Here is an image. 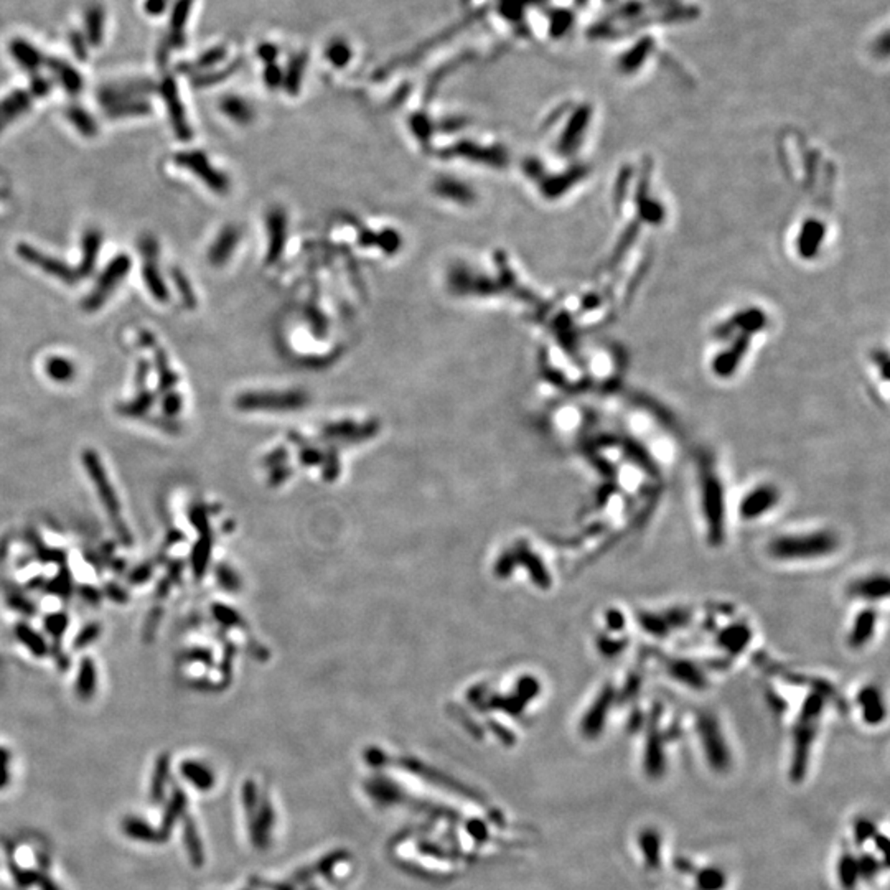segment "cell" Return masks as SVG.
Instances as JSON below:
<instances>
[{
	"mask_svg": "<svg viewBox=\"0 0 890 890\" xmlns=\"http://www.w3.org/2000/svg\"><path fill=\"white\" fill-rule=\"evenodd\" d=\"M351 53L348 50V46L345 43H334L329 50V58L330 61L335 64V66H343L348 60H350Z\"/></svg>",
	"mask_w": 890,
	"mask_h": 890,
	"instance_id": "obj_47",
	"label": "cell"
},
{
	"mask_svg": "<svg viewBox=\"0 0 890 890\" xmlns=\"http://www.w3.org/2000/svg\"><path fill=\"white\" fill-rule=\"evenodd\" d=\"M64 116H66V119L71 122V126L76 129L81 136L84 137L98 136V124H96L94 117L89 114V111H86L84 107L76 106V104L68 106L66 111H64Z\"/></svg>",
	"mask_w": 890,
	"mask_h": 890,
	"instance_id": "obj_32",
	"label": "cell"
},
{
	"mask_svg": "<svg viewBox=\"0 0 890 890\" xmlns=\"http://www.w3.org/2000/svg\"><path fill=\"white\" fill-rule=\"evenodd\" d=\"M699 736L702 747L707 755L709 764L717 770L727 769L729 765V750L726 742L721 736V729L717 722L709 716L701 717L699 721Z\"/></svg>",
	"mask_w": 890,
	"mask_h": 890,
	"instance_id": "obj_11",
	"label": "cell"
},
{
	"mask_svg": "<svg viewBox=\"0 0 890 890\" xmlns=\"http://www.w3.org/2000/svg\"><path fill=\"white\" fill-rule=\"evenodd\" d=\"M68 41L69 46H71L73 55L78 58L79 61H88L89 58V43L86 40V36L81 30H69L68 34Z\"/></svg>",
	"mask_w": 890,
	"mask_h": 890,
	"instance_id": "obj_41",
	"label": "cell"
},
{
	"mask_svg": "<svg viewBox=\"0 0 890 890\" xmlns=\"http://www.w3.org/2000/svg\"><path fill=\"white\" fill-rule=\"evenodd\" d=\"M83 24H84L83 34L86 36V40H88L89 46L99 48L104 41V31H106V12H104L103 5L98 2H91L88 7L84 9Z\"/></svg>",
	"mask_w": 890,
	"mask_h": 890,
	"instance_id": "obj_20",
	"label": "cell"
},
{
	"mask_svg": "<svg viewBox=\"0 0 890 890\" xmlns=\"http://www.w3.org/2000/svg\"><path fill=\"white\" fill-rule=\"evenodd\" d=\"M219 109L229 119L238 122V124H248L253 119L254 112L253 107L249 106L248 101H244L239 96H224L219 103Z\"/></svg>",
	"mask_w": 890,
	"mask_h": 890,
	"instance_id": "obj_29",
	"label": "cell"
},
{
	"mask_svg": "<svg viewBox=\"0 0 890 890\" xmlns=\"http://www.w3.org/2000/svg\"><path fill=\"white\" fill-rule=\"evenodd\" d=\"M14 635L21 646H25L30 651V655L35 658H43L48 655V643L39 631L31 629L25 621H19L14 626Z\"/></svg>",
	"mask_w": 890,
	"mask_h": 890,
	"instance_id": "obj_26",
	"label": "cell"
},
{
	"mask_svg": "<svg viewBox=\"0 0 890 890\" xmlns=\"http://www.w3.org/2000/svg\"><path fill=\"white\" fill-rule=\"evenodd\" d=\"M612 689H604L602 694L599 696L597 699L594 701V704L591 706V709L584 717L582 721V734L589 739L597 737L600 731H602L605 722H607V716L610 711V704H612Z\"/></svg>",
	"mask_w": 890,
	"mask_h": 890,
	"instance_id": "obj_17",
	"label": "cell"
},
{
	"mask_svg": "<svg viewBox=\"0 0 890 890\" xmlns=\"http://www.w3.org/2000/svg\"><path fill=\"white\" fill-rule=\"evenodd\" d=\"M696 882H698L699 890H722L727 881H726V874H724L721 869L709 867V869H702L698 874Z\"/></svg>",
	"mask_w": 890,
	"mask_h": 890,
	"instance_id": "obj_39",
	"label": "cell"
},
{
	"mask_svg": "<svg viewBox=\"0 0 890 890\" xmlns=\"http://www.w3.org/2000/svg\"><path fill=\"white\" fill-rule=\"evenodd\" d=\"M45 64L50 69L53 76L58 79V83L61 84V88L66 91L69 96H78L83 91V76L79 74V71L73 64H69L66 60L58 56H50L45 60Z\"/></svg>",
	"mask_w": 890,
	"mask_h": 890,
	"instance_id": "obj_19",
	"label": "cell"
},
{
	"mask_svg": "<svg viewBox=\"0 0 890 890\" xmlns=\"http://www.w3.org/2000/svg\"><path fill=\"white\" fill-rule=\"evenodd\" d=\"M171 0H146L144 2V10L150 17H160L169 9Z\"/></svg>",
	"mask_w": 890,
	"mask_h": 890,
	"instance_id": "obj_48",
	"label": "cell"
},
{
	"mask_svg": "<svg viewBox=\"0 0 890 890\" xmlns=\"http://www.w3.org/2000/svg\"><path fill=\"white\" fill-rule=\"evenodd\" d=\"M838 549V539L826 531L796 536H781L770 543L769 551L776 559H816L833 554Z\"/></svg>",
	"mask_w": 890,
	"mask_h": 890,
	"instance_id": "obj_2",
	"label": "cell"
},
{
	"mask_svg": "<svg viewBox=\"0 0 890 890\" xmlns=\"http://www.w3.org/2000/svg\"><path fill=\"white\" fill-rule=\"evenodd\" d=\"M852 595L861 599L879 600L887 599L889 595V579L886 576H874L867 579H861L856 584H852L849 589Z\"/></svg>",
	"mask_w": 890,
	"mask_h": 890,
	"instance_id": "obj_27",
	"label": "cell"
},
{
	"mask_svg": "<svg viewBox=\"0 0 890 890\" xmlns=\"http://www.w3.org/2000/svg\"><path fill=\"white\" fill-rule=\"evenodd\" d=\"M157 91L162 96L165 106H167L169 111V117L171 122V127H174L175 136L180 139V141H190L193 137V131L190 127L189 117H186V111L185 106L181 103L180 98V91L179 86H176L175 78L171 74H165L162 78V81L157 84Z\"/></svg>",
	"mask_w": 890,
	"mask_h": 890,
	"instance_id": "obj_9",
	"label": "cell"
},
{
	"mask_svg": "<svg viewBox=\"0 0 890 890\" xmlns=\"http://www.w3.org/2000/svg\"><path fill=\"white\" fill-rule=\"evenodd\" d=\"M702 506L709 521V536L721 541L724 533V493L717 476L712 471L702 470Z\"/></svg>",
	"mask_w": 890,
	"mask_h": 890,
	"instance_id": "obj_7",
	"label": "cell"
},
{
	"mask_svg": "<svg viewBox=\"0 0 890 890\" xmlns=\"http://www.w3.org/2000/svg\"><path fill=\"white\" fill-rule=\"evenodd\" d=\"M181 406H184L181 396L179 393H174V391H169L162 399V412L165 414L164 417H169V419L170 417H175L181 411Z\"/></svg>",
	"mask_w": 890,
	"mask_h": 890,
	"instance_id": "obj_46",
	"label": "cell"
},
{
	"mask_svg": "<svg viewBox=\"0 0 890 890\" xmlns=\"http://www.w3.org/2000/svg\"><path fill=\"white\" fill-rule=\"evenodd\" d=\"M101 246H103V234H101L99 229L96 228H89L86 229L83 234V253H81V262L76 267L79 277H89L93 274L94 267H96V261H98Z\"/></svg>",
	"mask_w": 890,
	"mask_h": 890,
	"instance_id": "obj_21",
	"label": "cell"
},
{
	"mask_svg": "<svg viewBox=\"0 0 890 890\" xmlns=\"http://www.w3.org/2000/svg\"><path fill=\"white\" fill-rule=\"evenodd\" d=\"M224 56H226V48H224V46H213L208 51L203 53V55L198 56L193 63L191 61L190 63H180L179 64V71L184 73V74H193V76H195V74L205 73V69L214 66V64L219 63V61H223Z\"/></svg>",
	"mask_w": 890,
	"mask_h": 890,
	"instance_id": "obj_30",
	"label": "cell"
},
{
	"mask_svg": "<svg viewBox=\"0 0 890 890\" xmlns=\"http://www.w3.org/2000/svg\"><path fill=\"white\" fill-rule=\"evenodd\" d=\"M286 228L287 219L282 210H274L267 216V229H269V251H267V262L272 264L281 256L284 244H286Z\"/></svg>",
	"mask_w": 890,
	"mask_h": 890,
	"instance_id": "obj_22",
	"label": "cell"
},
{
	"mask_svg": "<svg viewBox=\"0 0 890 890\" xmlns=\"http://www.w3.org/2000/svg\"><path fill=\"white\" fill-rule=\"evenodd\" d=\"M98 689V671L96 664L89 656L81 658L76 674V683H74V693L81 701L93 699Z\"/></svg>",
	"mask_w": 890,
	"mask_h": 890,
	"instance_id": "obj_23",
	"label": "cell"
},
{
	"mask_svg": "<svg viewBox=\"0 0 890 890\" xmlns=\"http://www.w3.org/2000/svg\"><path fill=\"white\" fill-rule=\"evenodd\" d=\"M141 251L144 256L142 262V276L144 282L149 289L150 296L157 302L167 304L169 302V289L165 284L162 274L159 271V243L154 236H144L141 241Z\"/></svg>",
	"mask_w": 890,
	"mask_h": 890,
	"instance_id": "obj_10",
	"label": "cell"
},
{
	"mask_svg": "<svg viewBox=\"0 0 890 890\" xmlns=\"http://www.w3.org/2000/svg\"><path fill=\"white\" fill-rule=\"evenodd\" d=\"M184 774L186 779L190 781H195L196 786L200 788H206L211 784V775L206 774V770H203V766L195 762L184 764Z\"/></svg>",
	"mask_w": 890,
	"mask_h": 890,
	"instance_id": "obj_42",
	"label": "cell"
},
{
	"mask_svg": "<svg viewBox=\"0 0 890 890\" xmlns=\"http://www.w3.org/2000/svg\"><path fill=\"white\" fill-rule=\"evenodd\" d=\"M69 625V616L66 612H55L45 616L43 620V626H45L46 634L50 635L55 641H61L63 635L66 634Z\"/></svg>",
	"mask_w": 890,
	"mask_h": 890,
	"instance_id": "obj_38",
	"label": "cell"
},
{
	"mask_svg": "<svg viewBox=\"0 0 890 890\" xmlns=\"http://www.w3.org/2000/svg\"><path fill=\"white\" fill-rule=\"evenodd\" d=\"M859 704L862 707V716H864V719L869 724H879L884 719V716H886L884 702L876 688L862 689L859 696Z\"/></svg>",
	"mask_w": 890,
	"mask_h": 890,
	"instance_id": "obj_31",
	"label": "cell"
},
{
	"mask_svg": "<svg viewBox=\"0 0 890 890\" xmlns=\"http://www.w3.org/2000/svg\"><path fill=\"white\" fill-rule=\"evenodd\" d=\"M154 404L155 394L149 389H142L134 399L117 406V411H119V414L126 417H144L149 414V411L152 409Z\"/></svg>",
	"mask_w": 890,
	"mask_h": 890,
	"instance_id": "obj_34",
	"label": "cell"
},
{
	"mask_svg": "<svg viewBox=\"0 0 890 890\" xmlns=\"http://www.w3.org/2000/svg\"><path fill=\"white\" fill-rule=\"evenodd\" d=\"M241 239V233L236 226H224L216 239L213 241L210 251H208V261L214 267H221L231 259L233 253L238 248Z\"/></svg>",
	"mask_w": 890,
	"mask_h": 890,
	"instance_id": "obj_18",
	"label": "cell"
},
{
	"mask_svg": "<svg viewBox=\"0 0 890 890\" xmlns=\"http://www.w3.org/2000/svg\"><path fill=\"white\" fill-rule=\"evenodd\" d=\"M17 254L20 256L21 261L29 262V264L39 267L45 274L51 276L66 284V286H76L79 282V274L76 269H73L71 266H68L64 261L56 259L50 254L41 253L40 249L34 248V246L26 244V243H20L17 244Z\"/></svg>",
	"mask_w": 890,
	"mask_h": 890,
	"instance_id": "obj_8",
	"label": "cell"
},
{
	"mask_svg": "<svg viewBox=\"0 0 890 890\" xmlns=\"http://www.w3.org/2000/svg\"><path fill=\"white\" fill-rule=\"evenodd\" d=\"M174 162L176 167L191 171L193 175L198 176V180H201L216 195H226L228 193V176L223 171L214 169L201 150H185V152H179L174 157Z\"/></svg>",
	"mask_w": 890,
	"mask_h": 890,
	"instance_id": "obj_5",
	"label": "cell"
},
{
	"mask_svg": "<svg viewBox=\"0 0 890 890\" xmlns=\"http://www.w3.org/2000/svg\"><path fill=\"white\" fill-rule=\"evenodd\" d=\"M99 635H101L99 624L86 625L84 629L79 630L76 638H74V648H76V650H83V648L93 645V643L99 638Z\"/></svg>",
	"mask_w": 890,
	"mask_h": 890,
	"instance_id": "obj_44",
	"label": "cell"
},
{
	"mask_svg": "<svg viewBox=\"0 0 890 890\" xmlns=\"http://www.w3.org/2000/svg\"><path fill=\"white\" fill-rule=\"evenodd\" d=\"M452 154L460 155V157H465V159H470V160H475V162L490 164L493 165V167L498 164H501V155L498 154L496 150L493 152L491 149H481L470 142H462V144H459V146H455Z\"/></svg>",
	"mask_w": 890,
	"mask_h": 890,
	"instance_id": "obj_35",
	"label": "cell"
},
{
	"mask_svg": "<svg viewBox=\"0 0 890 890\" xmlns=\"http://www.w3.org/2000/svg\"><path fill=\"white\" fill-rule=\"evenodd\" d=\"M171 281H174L176 291H179L181 304H184L186 309H195L196 307L195 292H193L191 284L189 282V279H186L184 272H181V269H176V267L171 269Z\"/></svg>",
	"mask_w": 890,
	"mask_h": 890,
	"instance_id": "obj_37",
	"label": "cell"
},
{
	"mask_svg": "<svg viewBox=\"0 0 890 890\" xmlns=\"http://www.w3.org/2000/svg\"><path fill=\"white\" fill-rule=\"evenodd\" d=\"M157 91V83L149 78H132L122 81L106 83L98 89V103L104 107H111L126 101L147 98Z\"/></svg>",
	"mask_w": 890,
	"mask_h": 890,
	"instance_id": "obj_6",
	"label": "cell"
},
{
	"mask_svg": "<svg viewBox=\"0 0 890 890\" xmlns=\"http://www.w3.org/2000/svg\"><path fill=\"white\" fill-rule=\"evenodd\" d=\"M234 68L236 66H228V68L218 69V71L195 74V76H193V84H195L196 88H206V86H211L214 83L221 81V79H224L226 76H229V74L234 71Z\"/></svg>",
	"mask_w": 890,
	"mask_h": 890,
	"instance_id": "obj_43",
	"label": "cell"
},
{
	"mask_svg": "<svg viewBox=\"0 0 890 890\" xmlns=\"http://www.w3.org/2000/svg\"><path fill=\"white\" fill-rule=\"evenodd\" d=\"M35 98L29 89H15L0 99V134L14 121L26 114L34 106Z\"/></svg>",
	"mask_w": 890,
	"mask_h": 890,
	"instance_id": "obj_13",
	"label": "cell"
},
{
	"mask_svg": "<svg viewBox=\"0 0 890 890\" xmlns=\"http://www.w3.org/2000/svg\"><path fill=\"white\" fill-rule=\"evenodd\" d=\"M81 464L84 466V471L89 476L91 484L94 486L96 493H98L101 505L104 506L111 523L114 524V529L117 536H119V539L124 544H132V534L129 531L127 524L122 521L121 501L117 498L114 485L111 484L109 476H107L103 460H101L99 455L93 449H86L81 454Z\"/></svg>",
	"mask_w": 890,
	"mask_h": 890,
	"instance_id": "obj_1",
	"label": "cell"
},
{
	"mask_svg": "<svg viewBox=\"0 0 890 890\" xmlns=\"http://www.w3.org/2000/svg\"><path fill=\"white\" fill-rule=\"evenodd\" d=\"M141 341L144 346H147L154 351V363H155V369H157V376H159V391L160 393H169V391L174 389V386L179 383V376H176V373L170 368L167 353L159 346V343L155 341L154 335L149 334V331H141Z\"/></svg>",
	"mask_w": 890,
	"mask_h": 890,
	"instance_id": "obj_14",
	"label": "cell"
},
{
	"mask_svg": "<svg viewBox=\"0 0 890 890\" xmlns=\"http://www.w3.org/2000/svg\"><path fill=\"white\" fill-rule=\"evenodd\" d=\"M839 876H841V882L846 889H852L856 886L857 879H859V867H857V861L854 857L851 856H844L841 859V866H839Z\"/></svg>",
	"mask_w": 890,
	"mask_h": 890,
	"instance_id": "obj_40",
	"label": "cell"
},
{
	"mask_svg": "<svg viewBox=\"0 0 890 890\" xmlns=\"http://www.w3.org/2000/svg\"><path fill=\"white\" fill-rule=\"evenodd\" d=\"M51 89H53V81H51V79H48L46 76H41V74H39V73L31 74L29 91H30L31 96H34L35 99L45 98L46 94L51 93Z\"/></svg>",
	"mask_w": 890,
	"mask_h": 890,
	"instance_id": "obj_45",
	"label": "cell"
},
{
	"mask_svg": "<svg viewBox=\"0 0 890 890\" xmlns=\"http://www.w3.org/2000/svg\"><path fill=\"white\" fill-rule=\"evenodd\" d=\"M780 500V491L776 490V486L774 485H759L755 486L754 490H750L747 495L744 496V500L741 501V516L744 519H757L760 516H764L774 509L776 506V503Z\"/></svg>",
	"mask_w": 890,
	"mask_h": 890,
	"instance_id": "obj_12",
	"label": "cell"
},
{
	"mask_svg": "<svg viewBox=\"0 0 890 890\" xmlns=\"http://www.w3.org/2000/svg\"><path fill=\"white\" fill-rule=\"evenodd\" d=\"M823 701L819 696H811L805 702L803 707L801 719L798 724L795 732V755H793V766L791 775L795 780H800L805 775L806 770V757L809 752V745L813 742L814 731H816V721L819 712H821Z\"/></svg>",
	"mask_w": 890,
	"mask_h": 890,
	"instance_id": "obj_4",
	"label": "cell"
},
{
	"mask_svg": "<svg viewBox=\"0 0 890 890\" xmlns=\"http://www.w3.org/2000/svg\"><path fill=\"white\" fill-rule=\"evenodd\" d=\"M45 373L51 381L66 384L76 376V364L66 356L51 355L45 360Z\"/></svg>",
	"mask_w": 890,
	"mask_h": 890,
	"instance_id": "obj_28",
	"label": "cell"
},
{
	"mask_svg": "<svg viewBox=\"0 0 890 890\" xmlns=\"http://www.w3.org/2000/svg\"><path fill=\"white\" fill-rule=\"evenodd\" d=\"M876 624L877 615L872 609L861 610L859 615L856 616L854 624H852V631L848 638L849 645L852 648H862L867 645L874 634H876Z\"/></svg>",
	"mask_w": 890,
	"mask_h": 890,
	"instance_id": "obj_24",
	"label": "cell"
},
{
	"mask_svg": "<svg viewBox=\"0 0 890 890\" xmlns=\"http://www.w3.org/2000/svg\"><path fill=\"white\" fill-rule=\"evenodd\" d=\"M132 267V259L129 254H117L109 264L106 266L103 274L99 276L98 282L93 287V291L88 294V297L83 300L84 312H98L103 305L109 300L111 294L119 287V284L129 276Z\"/></svg>",
	"mask_w": 890,
	"mask_h": 890,
	"instance_id": "obj_3",
	"label": "cell"
},
{
	"mask_svg": "<svg viewBox=\"0 0 890 890\" xmlns=\"http://www.w3.org/2000/svg\"><path fill=\"white\" fill-rule=\"evenodd\" d=\"M640 844H641L643 854H645L646 866L650 867V869H656V867L659 866V844H661L659 834L655 829L643 831L640 836Z\"/></svg>",
	"mask_w": 890,
	"mask_h": 890,
	"instance_id": "obj_36",
	"label": "cell"
},
{
	"mask_svg": "<svg viewBox=\"0 0 890 890\" xmlns=\"http://www.w3.org/2000/svg\"><path fill=\"white\" fill-rule=\"evenodd\" d=\"M104 111H106V116L111 117V119H124V117L149 116L150 111H152V104H150L146 98H142V99H132V101H126V103L106 107Z\"/></svg>",
	"mask_w": 890,
	"mask_h": 890,
	"instance_id": "obj_33",
	"label": "cell"
},
{
	"mask_svg": "<svg viewBox=\"0 0 890 890\" xmlns=\"http://www.w3.org/2000/svg\"><path fill=\"white\" fill-rule=\"evenodd\" d=\"M193 4H195V0H175L174 5H171L167 43L174 50H181L185 46V29L186 24H189Z\"/></svg>",
	"mask_w": 890,
	"mask_h": 890,
	"instance_id": "obj_15",
	"label": "cell"
},
{
	"mask_svg": "<svg viewBox=\"0 0 890 890\" xmlns=\"http://www.w3.org/2000/svg\"><path fill=\"white\" fill-rule=\"evenodd\" d=\"M150 373V364L147 360H141L137 364V384L141 386V389H144V386L147 383V376Z\"/></svg>",
	"mask_w": 890,
	"mask_h": 890,
	"instance_id": "obj_50",
	"label": "cell"
},
{
	"mask_svg": "<svg viewBox=\"0 0 890 890\" xmlns=\"http://www.w3.org/2000/svg\"><path fill=\"white\" fill-rule=\"evenodd\" d=\"M9 762V754L5 750H0V784L5 780V766H7Z\"/></svg>",
	"mask_w": 890,
	"mask_h": 890,
	"instance_id": "obj_51",
	"label": "cell"
},
{
	"mask_svg": "<svg viewBox=\"0 0 890 890\" xmlns=\"http://www.w3.org/2000/svg\"><path fill=\"white\" fill-rule=\"evenodd\" d=\"M434 190H436L439 196L447 198L450 201L462 203V205H470L475 200V193L469 185H465L464 181L450 179V176L439 179L436 185H434Z\"/></svg>",
	"mask_w": 890,
	"mask_h": 890,
	"instance_id": "obj_25",
	"label": "cell"
},
{
	"mask_svg": "<svg viewBox=\"0 0 890 890\" xmlns=\"http://www.w3.org/2000/svg\"><path fill=\"white\" fill-rule=\"evenodd\" d=\"M872 831H874L872 823H869V821H859V823H857V826H856V839H857V843L861 844L862 841H866L867 838H869V834L872 833Z\"/></svg>",
	"mask_w": 890,
	"mask_h": 890,
	"instance_id": "obj_49",
	"label": "cell"
},
{
	"mask_svg": "<svg viewBox=\"0 0 890 890\" xmlns=\"http://www.w3.org/2000/svg\"><path fill=\"white\" fill-rule=\"evenodd\" d=\"M9 51H10V56L14 58V61L17 63L20 68H24L25 71H29L30 74L39 73L40 68L45 64V60H46V58L43 56V53L34 45V43H30L25 39H20V36L10 40Z\"/></svg>",
	"mask_w": 890,
	"mask_h": 890,
	"instance_id": "obj_16",
	"label": "cell"
}]
</instances>
